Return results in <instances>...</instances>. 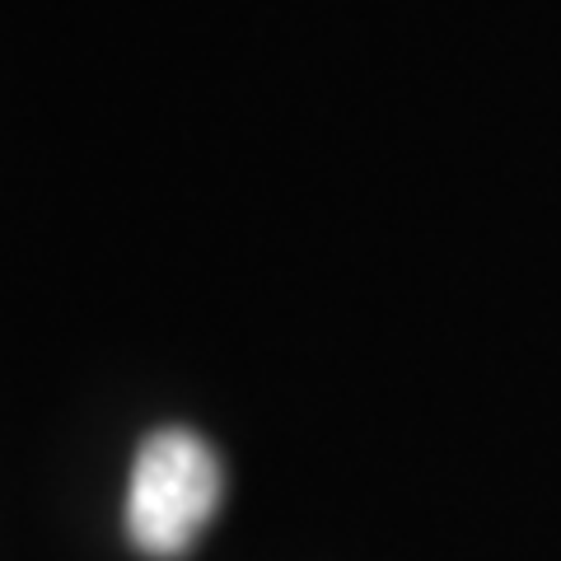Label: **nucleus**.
<instances>
[{"mask_svg": "<svg viewBox=\"0 0 561 561\" xmlns=\"http://www.w3.org/2000/svg\"><path fill=\"white\" fill-rule=\"evenodd\" d=\"M225 472L197 431L169 426L140 445L127 486V538L146 557H183L220 511Z\"/></svg>", "mask_w": 561, "mask_h": 561, "instance_id": "1", "label": "nucleus"}]
</instances>
